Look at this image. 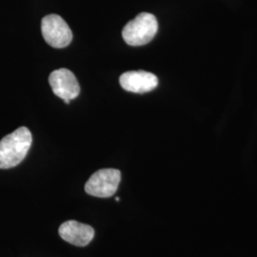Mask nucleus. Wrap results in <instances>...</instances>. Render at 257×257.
Instances as JSON below:
<instances>
[{"mask_svg":"<svg viewBox=\"0 0 257 257\" xmlns=\"http://www.w3.org/2000/svg\"><path fill=\"white\" fill-rule=\"evenodd\" d=\"M32 134L21 127L0 141V169H10L20 164L32 146Z\"/></svg>","mask_w":257,"mask_h":257,"instance_id":"1","label":"nucleus"},{"mask_svg":"<svg viewBox=\"0 0 257 257\" xmlns=\"http://www.w3.org/2000/svg\"><path fill=\"white\" fill-rule=\"evenodd\" d=\"M158 31L156 18L149 13H141L131 20L122 31L124 41L131 46H142L151 42Z\"/></svg>","mask_w":257,"mask_h":257,"instance_id":"2","label":"nucleus"},{"mask_svg":"<svg viewBox=\"0 0 257 257\" xmlns=\"http://www.w3.org/2000/svg\"><path fill=\"white\" fill-rule=\"evenodd\" d=\"M121 173L115 169H102L95 172L85 185V192L95 197L107 198L116 193Z\"/></svg>","mask_w":257,"mask_h":257,"instance_id":"3","label":"nucleus"},{"mask_svg":"<svg viewBox=\"0 0 257 257\" xmlns=\"http://www.w3.org/2000/svg\"><path fill=\"white\" fill-rule=\"evenodd\" d=\"M41 32L47 43L57 49L68 46L73 39L69 25L57 15H49L42 19Z\"/></svg>","mask_w":257,"mask_h":257,"instance_id":"4","label":"nucleus"},{"mask_svg":"<svg viewBox=\"0 0 257 257\" xmlns=\"http://www.w3.org/2000/svg\"><path fill=\"white\" fill-rule=\"evenodd\" d=\"M49 83L55 95L62 98L66 104L76 98L80 92V86L75 75L68 69L54 71L50 74Z\"/></svg>","mask_w":257,"mask_h":257,"instance_id":"5","label":"nucleus"},{"mask_svg":"<svg viewBox=\"0 0 257 257\" xmlns=\"http://www.w3.org/2000/svg\"><path fill=\"white\" fill-rule=\"evenodd\" d=\"M119 83L125 91L145 93L156 89L158 78L155 74L145 71H131L121 74Z\"/></svg>","mask_w":257,"mask_h":257,"instance_id":"6","label":"nucleus"},{"mask_svg":"<svg viewBox=\"0 0 257 257\" xmlns=\"http://www.w3.org/2000/svg\"><path fill=\"white\" fill-rule=\"evenodd\" d=\"M58 232L66 242L77 247L87 246L94 236V230L91 226L74 220L64 222Z\"/></svg>","mask_w":257,"mask_h":257,"instance_id":"7","label":"nucleus"},{"mask_svg":"<svg viewBox=\"0 0 257 257\" xmlns=\"http://www.w3.org/2000/svg\"><path fill=\"white\" fill-rule=\"evenodd\" d=\"M115 200H116V201H120L119 197H115Z\"/></svg>","mask_w":257,"mask_h":257,"instance_id":"8","label":"nucleus"}]
</instances>
